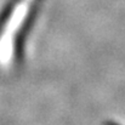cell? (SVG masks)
I'll return each mask as SVG.
<instances>
[{
	"label": "cell",
	"instance_id": "cell-1",
	"mask_svg": "<svg viewBox=\"0 0 125 125\" xmlns=\"http://www.w3.org/2000/svg\"><path fill=\"white\" fill-rule=\"evenodd\" d=\"M104 125H119V124H117V123H114V122H106Z\"/></svg>",
	"mask_w": 125,
	"mask_h": 125
}]
</instances>
